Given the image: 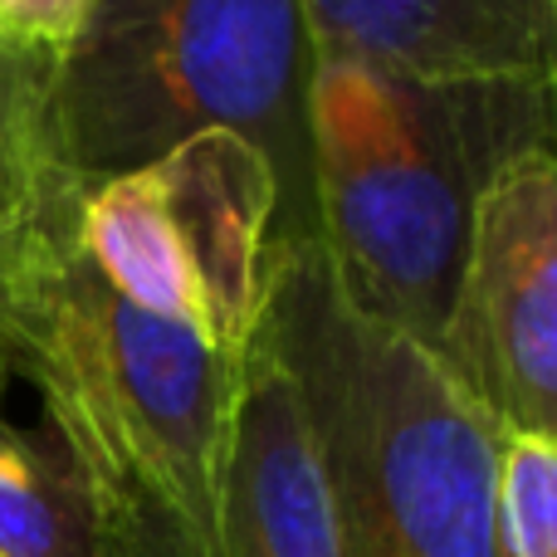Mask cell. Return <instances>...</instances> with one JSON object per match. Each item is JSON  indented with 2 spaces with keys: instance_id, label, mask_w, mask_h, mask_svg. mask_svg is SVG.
<instances>
[{
  "instance_id": "6da1fadb",
  "label": "cell",
  "mask_w": 557,
  "mask_h": 557,
  "mask_svg": "<svg viewBox=\"0 0 557 557\" xmlns=\"http://www.w3.org/2000/svg\"><path fill=\"white\" fill-rule=\"evenodd\" d=\"M278 182L231 133L88 182L20 382L108 557H221V484L260 343Z\"/></svg>"
},
{
  "instance_id": "7a4b0ae2",
  "label": "cell",
  "mask_w": 557,
  "mask_h": 557,
  "mask_svg": "<svg viewBox=\"0 0 557 557\" xmlns=\"http://www.w3.org/2000/svg\"><path fill=\"white\" fill-rule=\"evenodd\" d=\"M260 333L294 376L352 557H499V425L450 367L362 313L318 235L274 240Z\"/></svg>"
},
{
  "instance_id": "3957f363",
  "label": "cell",
  "mask_w": 557,
  "mask_h": 557,
  "mask_svg": "<svg viewBox=\"0 0 557 557\" xmlns=\"http://www.w3.org/2000/svg\"><path fill=\"white\" fill-rule=\"evenodd\" d=\"M553 143V84H416L313 64L308 166L318 245L362 313L435 347L480 191Z\"/></svg>"
},
{
  "instance_id": "277c9868",
  "label": "cell",
  "mask_w": 557,
  "mask_h": 557,
  "mask_svg": "<svg viewBox=\"0 0 557 557\" xmlns=\"http://www.w3.org/2000/svg\"><path fill=\"white\" fill-rule=\"evenodd\" d=\"M308 88L304 0H98L84 35L49 64L59 143L84 182L231 133L278 182L274 240L318 235Z\"/></svg>"
},
{
  "instance_id": "5b68a950",
  "label": "cell",
  "mask_w": 557,
  "mask_h": 557,
  "mask_svg": "<svg viewBox=\"0 0 557 557\" xmlns=\"http://www.w3.org/2000/svg\"><path fill=\"white\" fill-rule=\"evenodd\" d=\"M435 357L504 431L557 435V157L504 162L480 191Z\"/></svg>"
},
{
  "instance_id": "8992f818",
  "label": "cell",
  "mask_w": 557,
  "mask_h": 557,
  "mask_svg": "<svg viewBox=\"0 0 557 557\" xmlns=\"http://www.w3.org/2000/svg\"><path fill=\"white\" fill-rule=\"evenodd\" d=\"M49 64L54 59L0 49V396L29 362L78 245L88 191L59 143Z\"/></svg>"
},
{
  "instance_id": "52a82bcc",
  "label": "cell",
  "mask_w": 557,
  "mask_h": 557,
  "mask_svg": "<svg viewBox=\"0 0 557 557\" xmlns=\"http://www.w3.org/2000/svg\"><path fill=\"white\" fill-rule=\"evenodd\" d=\"M313 64L416 84H490L557 69V0H304Z\"/></svg>"
},
{
  "instance_id": "ba28073f",
  "label": "cell",
  "mask_w": 557,
  "mask_h": 557,
  "mask_svg": "<svg viewBox=\"0 0 557 557\" xmlns=\"http://www.w3.org/2000/svg\"><path fill=\"white\" fill-rule=\"evenodd\" d=\"M221 557H352L294 376L255 343L221 484Z\"/></svg>"
},
{
  "instance_id": "9c48e42d",
  "label": "cell",
  "mask_w": 557,
  "mask_h": 557,
  "mask_svg": "<svg viewBox=\"0 0 557 557\" xmlns=\"http://www.w3.org/2000/svg\"><path fill=\"white\" fill-rule=\"evenodd\" d=\"M0 557H108L69 455L10 421L0 425Z\"/></svg>"
},
{
  "instance_id": "30bf717a",
  "label": "cell",
  "mask_w": 557,
  "mask_h": 557,
  "mask_svg": "<svg viewBox=\"0 0 557 557\" xmlns=\"http://www.w3.org/2000/svg\"><path fill=\"white\" fill-rule=\"evenodd\" d=\"M494 548L499 557H557V435H499L494 445Z\"/></svg>"
},
{
  "instance_id": "8fae6325",
  "label": "cell",
  "mask_w": 557,
  "mask_h": 557,
  "mask_svg": "<svg viewBox=\"0 0 557 557\" xmlns=\"http://www.w3.org/2000/svg\"><path fill=\"white\" fill-rule=\"evenodd\" d=\"M98 0H0V49L35 59H59L78 35Z\"/></svg>"
},
{
  "instance_id": "7c38bea8",
  "label": "cell",
  "mask_w": 557,
  "mask_h": 557,
  "mask_svg": "<svg viewBox=\"0 0 557 557\" xmlns=\"http://www.w3.org/2000/svg\"><path fill=\"white\" fill-rule=\"evenodd\" d=\"M0 425H5V411H0Z\"/></svg>"
}]
</instances>
